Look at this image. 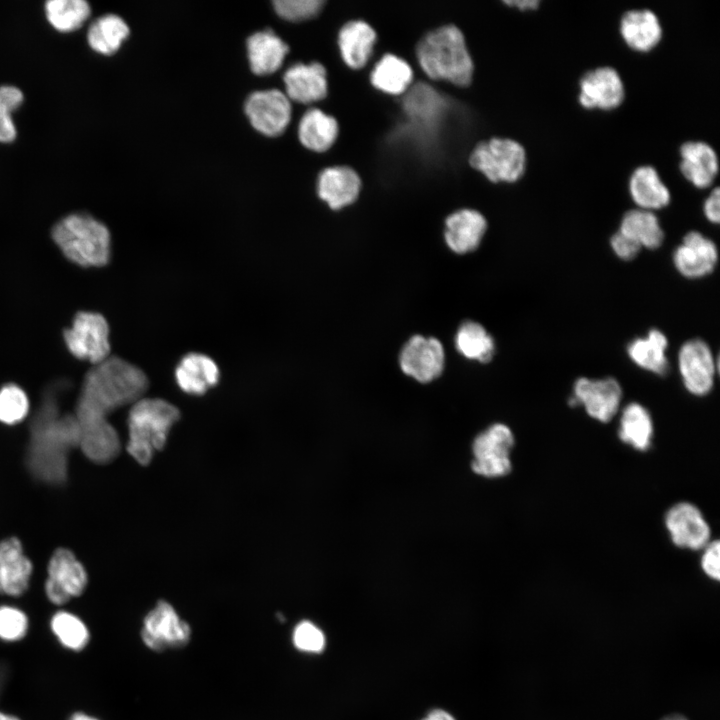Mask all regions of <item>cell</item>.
<instances>
[{"label":"cell","instance_id":"obj_1","mask_svg":"<svg viewBox=\"0 0 720 720\" xmlns=\"http://www.w3.org/2000/svg\"><path fill=\"white\" fill-rule=\"evenodd\" d=\"M149 385L145 373L116 356L93 365L86 373L74 416L86 457L98 464L112 461L120 451V439L108 420L114 410L143 397Z\"/></svg>","mask_w":720,"mask_h":720},{"label":"cell","instance_id":"obj_2","mask_svg":"<svg viewBox=\"0 0 720 720\" xmlns=\"http://www.w3.org/2000/svg\"><path fill=\"white\" fill-rule=\"evenodd\" d=\"M79 444L80 429L74 414H62L57 397L46 393L30 425L27 465L31 473L46 483H63L68 453Z\"/></svg>","mask_w":720,"mask_h":720},{"label":"cell","instance_id":"obj_3","mask_svg":"<svg viewBox=\"0 0 720 720\" xmlns=\"http://www.w3.org/2000/svg\"><path fill=\"white\" fill-rule=\"evenodd\" d=\"M417 60L425 74L457 86L471 83L474 63L462 31L443 25L428 32L417 44Z\"/></svg>","mask_w":720,"mask_h":720},{"label":"cell","instance_id":"obj_4","mask_svg":"<svg viewBox=\"0 0 720 720\" xmlns=\"http://www.w3.org/2000/svg\"><path fill=\"white\" fill-rule=\"evenodd\" d=\"M179 418L178 408L164 399L142 397L134 402L128 416V453L139 464H149Z\"/></svg>","mask_w":720,"mask_h":720},{"label":"cell","instance_id":"obj_5","mask_svg":"<svg viewBox=\"0 0 720 720\" xmlns=\"http://www.w3.org/2000/svg\"><path fill=\"white\" fill-rule=\"evenodd\" d=\"M52 238L65 257L83 267H101L109 262L111 236L105 224L94 217L73 213L58 221Z\"/></svg>","mask_w":720,"mask_h":720},{"label":"cell","instance_id":"obj_6","mask_svg":"<svg viewBox=\"0 0 720 720\" xmlns=\"http://www.w3.org/2000/svg\"><path fill=\"white\" fill-rule=\"evenodd\" d=\"M470 166L493 183L518 181L527 165L526 150L511 138L493 137L478 143L469 156Z\"/></svg>","mask_w":720,"mask_h":720},{"label":"cell","instance_id":"obj_7","mask_svg":"<svg viewBox=\"0 0 720 720\" xmlns=\"http://www.w3.org/2000/svg\"><path fill=\"white\" fill-rule=\"evenodd\" d=\"M64 340L76 358L97 365L110 355L109 325L99 313L79 312L72 326L64 331Z\"/></svg>","mask_w":720,"mask_h":720},{"label":"cell","instance_id":"obj_8","mask_svg":"<svg viewBox=\"0 0 720 720\" xmlns=\"http://www.w3.org/2000/svg\"><path fill=\"white\" fill-rule=\"evenodd\" d=\"M514 445L511 429L495 423L479 433L472 444V470L486 478H497L508 474L512 464L510 452Z\"/></svg>","mask_w":720,"mask_h":720},{"label":"cell","instance_id":"obj_9","mask_svg":"<svg viewBox=\"0 0 720 720\" xmlns=\"http://www.w3.org/2000/svg\"><path fill=\"white\" fill-rule=\"evenodd\" d=\"M141 636L150 649L162 651L187 644L190 640L191 628L180 618L171 604L161 600L145 616Z\"/></svg>","mask_w":720,"mask_h":720},{"label":"cell","instance_id":"obj_10","mask_svg":"<svg viewBox=\"0 0 720 720\" xmlns=\"http://www.w3.org/2000/svg\"><path fill=\"white\" fill-rule=\"evenodd\" d=\"M621 399L622 388L616 379L581 377L574 383L569 404L584 406L590 417L606 423L617 413Z\"/></svg>","mask_w":720,"mask_h":720},{"label":"cell","instance_id":"obj_11","mask_svg":"<svg viewBox=\"0 0 720 720\" xmlns=\"http://www.w3.org/2000/svg\"><path fill=\"white\" fill-rule=\"evenodd\" d=\"M677 361L689 393L704 396L712 390L718 366L706 342L696 338L686 341L679 349Z\"/></svg>","mask_w":720,"mask_h":720},{"label":"cell","instance_id":"obj_12","mask_svg":"<svg viewBox=\"0 0 720 720\" xmlns=\"http://www.w3.org/2000/svg\"><path fill=\"white\" fill-rule=\"evenodd\" d=\"M87 585V574L83 565L68 549H57L48 565L45 592L48 599L62 605L72 597L79 596Z\"/></svg>","mask_w":720,"mask_h":720},{"label":"cell","instance_id":"obj_13","mask_svg":"<svg viewBox=\"0 0 720 720\" xmlns=\"http://www.w3.org/2000/svg\"><path fill=\"white\" fill-rule=\"evenodd\" d=\"M445 353L441 342L434 337L412 336L402 347L399 364L401 370L421 383L440 376L444 369Z\"/></svg>","mask_w":720,"mask_h":720},{"label":"cell","instance_id":"obj_14","mask_svg":"<svg viewBox=\"0 0 720 720\" xmlns=\"http://www.w3.org/2000/svg\"><path fill=\"white\" fill-rule=\"evenodd\" d=\"M624 98L623 80L611 66L592 69L579 81L578 101L585 109L613 110L622 104Z\"/></svg>","mask_w":720,"mask_h":720},{"label":"cell","instance_id":"obj_15","mask_svg":"<svg viewBox=\"0 0 720 720\" xmlns=\"http://www.w3.org/2000/svg\"><path fill=\"white\" fill-rule=\"evenodd\" d=\"M245 112L252 126L268 136L281 134L291 119L289 98L277 89L256 91L246 103Z\"/></svg>","mask_w":720,"mask_h":720},{"label":"cell","instance_id":"obj_16","mask_svg":"<svg viewBox=\"0 0 720 720\" xmlns=\"http://www.w3.org/2000/svg\"><path fill=\"white\" fill-rule=\"evenodd\" d=\"M665 525L678 547L699 550L709 543L710 527L691 503L681 502L671 507L665 515Z\"/></svg>","mask_w":720,"mask_h":720},{"label":"cell","instance_id":"obj_17","mask_svg":"<svg viewBox=\"0 0 720 720\" xmlns=\"http://www.w3.org/2000/svg\"><path fill=\"white\" fill-rule=\"evenodd\" d=\"M717 262L715 243L698 231L688 232L673 253L676 270L689 279L702 278L712 273Z\"/></svg>","mask_w":720,"mask_h":720},{"label":"cell","instance_id":"obj_18","mask_svg":"<svg viewBox=\"0 0 720 720\" xmlns=\"http://www.w3.org/2000/svg\"><path fill=\"white\" fill-rule=\"evenodd\" d=\"M361 179L349 166H333L324 169L318 178L317 193L333 210L354 203L361 191Z\"/></svg>","mask_w":720,"mask_h":720},{"label":"cell","instance_id":"obj_19","mask_svg":"<svg viewBox=\"0 0 720 720\" xmlns=\"http://www.w3.org/2000/svg\"><path fill=\"white\" fill-rule=\"evenodd\" d=\"M487 230L485 217L474 209H460L445 220L444 238L447 246L457 254L474 251Z\"/></svg>","mask_w":720,"mask_h":720},{"label":"cell","instance_id":"obj_20","mask_svg":"<svg viewBox=\"0 0 720 720\" xmlns=\"http://www.w3.org/2000/svg\"><path fill=\"white\" fill-rule=\"evenodd\" d=\"M32 563L21 542L11 537L0 542V594L19 596L28 588Z\"/></svg>","mask_w":720,"mask_h":720},{"label":"cell","instance_id":"obj_21","mask_svg":"<svg viewBox=\"0 0 720 720\" xmlns=\"http://www.w3.org/2000/svg\"><path fill=\"white\" fill-rule=\"evenodd\" d=\"M680 172L693 186L705 189L712 185L719 171L718 156L704 141H687L680 147Z\"/></svg>","mask_w":720,"mask_h":720},{"label":"cell","instance_id":"obj_22","mask_svg":"<svg viewBox=\"0 0 720 720\" xmlns=\"http://www.w3.org/2000/svg\"><path fill=\"white\" fill-rule=\"evenodd\" d=\"M283 80L288 97L294 101L311 103L327 95V72L321 63L294 64L286 70Z\"/></svg>","mask_w":720,"mask_h":720},{"label":"cell","instance_id":"obj_23","mask_svg":"<svg viewBox=\"0 0 720 720\" xmlns=\"http://www.w3.org/2000/svg\"><path fill=\"white\" fill-rule=\"evenodd\" d=\"M619 31L626 45L638 52L654 49L663 34L658 16L647 8L625 12L620 19Z\"/></svg>","mask_w":720,"mask_h":720},{"label":"cell","instance_id":"obj_24","mask_svg":"<svg viewBox=\"0 0 720 720\" xmlns=\"http://www.w3.org/2000/svg\"><path fill=\"white\" fill-rule=\"evenodd\" d=\"M220 372L215 361L202 353L185 355L175 369L179 388L191 395H202L215 386Z\"/></svg>","mask_w":720,"mask_h":720},{"label":"cell","instance_id":"obj_25","mask_svg":"<svg viewBox=\"0 0 720 720\" xmlns=\"http://www.w3.org/2000/svg\"><path fill=\"white\" fill-rule=\"evenodd\" d=\"M376 31L365 21L351 20L338 34V46L345 64L352 69L364 67L376 42Z\"/></svg>","mask_w":720,"mask_h":720},{"label":"cell","instance_id":"obj_26","mask_svg":"<svg viewBox=\"0 0 720 720\" xmlns=\"http://www.w3.org/2000/svg\"><path fill=\"white\" fill-rule=\"evenodd\" d=\"M628 189L639 209L653 212L668 206L671 201L670 190L650 165L639 166L632 172Z\"/></svg>","mask_w":720,"mask_h":720},{"label":"cell","instance_id":"obj_27","mask_svg":"<svg viewBox=\"0 0 720 720\" xmlns=\"http://www.w3.org/2000/svg\"><path fill=\"white\" fill-rule=\"evenodd\" d=\"M247 50L252 71L265 75L281 66L289 47L272 30H264L248 38Z\"/></svg>","mask_w":720,"mask_h":720},{"label":"cell","instance_id":"obj_28","mask_svg":"<svg viewBox=\"0 0 720 720\" xmlns=\"http://www.w3.org/2000/svg\"><path fill=\"white\" fill-rule=\"evenodd\" d=\"M667 337L658 329H651L645 337L635 338L627 346V354L638 367L657 375L669 369L666 356Z\"/></svg>","mask_w":720,"mask_h":720},{"label":"cell","instance_id":"obj_29","mask_svg":"<svg viewBox=\"0 0 720 720\" xmlns=\"http://www.w3.org/2000/svg\"><path fill=\"white\" fill-rule=\"evenodd\" d=\"M338 132L337 120L317 108L306 111L298 126L300 142L316 152L328 150L336 141Z\"/></svg>","mask_w":720,"mask_h":720},{"label":"cell","instance_id":"obj_30","mask_svg":"<svg viewBox=\"0 0 720 720\" xmlns=\"http://www.w3.org/2000/svg\"><path fill=\"white\" fill-rule=\"evenodd\" d=\"M413 79V70L402 58L394 54L384 55L370 74L371 84L378 90L400 95L407 90Z\"/></svg>","mask_w":720,"mask_h":720},{"label":"cell","instance_id":"obj_31","mask_svg":"<svg viewBox=\"0 0 720 720\" xmlns=\"http://www.w3.org/2000/svg\"><path fill=\"white\" fill-rule=\"evenodd\" d=\"M618 231L633 239L641 248L657 249L664 240V231L654 212L639 208L623 215Z\"/></svg>","mask_w":720,"mask_h":720},{"label":"cell","instance_id":"obj_32","mask_svg":"<svg viewBox=\"0 0 720 720\" xmlns=\"http://www.w3.org/2000/svg\"><path fill=\"white\" fill-rule=\"evenodd\" d=\"M129 35L127 23L116 14L97 18L87 32L89 47L98 54L112 55Z\"/></svg>","mask_w":720,"mask_h":720},{"label":"cell","instance_id":"obj_33","mask_svg":"<svg viewBox=\"0 0 720 720\" xmlns=\"http://www.w3.org/2000/svg\"><path fill=\"white\" fill-rule=\"evenodd\" d=\"M619 438L633 448L644 451L650 446L653 422L648 410L633 402L625 406L620 418Z\"/></svg>","mask_w":720,"mask_h":720},{"label":"cell","instance_id":"obj_34","mask_svg":"<svg viewBox=\"0 0 720 720\" xmlns=\"http://www.w3.org/2000/svg\"><path fill=\"white\" fill-rule=\"evenodd\" d=\"M455 346L460 354L470 360L489 362L495 354L493 337L474 321L463 322L455 336Z\"/></svg>","mask_w":720,"mask_h":720},{"label":"cell","instance_id":"obj_35","mask_svg":"<svg viewBox=\"0 0 720 720\" xmlns=\"http://www.w3.org/2000/svg\"><path fill=\"white\" fill-rule=\"evenodd\" d=\"M44 12L55 30L69 33L84 25L91 14V7L85 0H49L44 5Z\"/></svg>","mask_w":720,"mask_h":720},{"label":"cell","instance_id":"obj_36","mask_svg":"<svg viewBox=\"0 0 720 720\" xmlns=\"http://www.w3.org/2000/svg\"><path fill=\"white\" fill-rule=\"evenodd\" d=\"M51 629L60 643L68 649L79 651L89 641V631L75 615L60 611L51 619Z\"/></svg>","mask_w":720,"mask_h":720},{"label":"cell","instance_id":"obj_37","mask_svg":"<svg viewBox=\"0 0 720 720\" xmlns=\"http://www.w3.org/2000/svg\"><path fill=\"white\" fill-rule=\"evenodd\" d=\"M29 411L26 393L17 385L8 384L0 388V421L16 424L22 421Z\"/></svg>","mask_w":720,"mask_h":720},{"label":"cell","instance_id":"obj_38","mask_svg":"<svg viewBox=\"0 0 720 720\" xmlns=\"http://www.w3.org/2000/svg\"><path fill=\"white\" fill-rule=\"evenodd\" d=\"M292 641L298 650L306 653H320L325 647L324 633L308 620H303L295 626Z\"/></svg>","mask_w":720,"mask_h":720},{"label":"cell","instance_id":"obj_39","mask_svg":"<svg viewBox=\"0 0 720 720\" xmlns=\"http://www.w3.org/2000/svg\"><path fill=\"white\" fill-rule=\"evenodd\" d=\"M324 3L323 0H276L273 5L282 18L300 21L317 15Z\"/></svg>","mask_w":720,"mask_h":720},{"label":"cell","instance_id":"obj_40","mask_svg":"<svg viewBox=\"0 0 720 720\" xmlns=\"http://www.w3.org/2000/svg\"><path fill=\"white\" fill-rule=\"evenodd\" d=\"M28 628L26 615L19 609L11 606L0 607V638L4 641H18L22 639Z\"/></svg>","mask_w":720,"mask_h":720},{"label":"cell","instance_id":"obj_41","mask_svg":"<svg viewBox=\"0 0 720 720\" xmlns=\"http://www.w3.org/2000/svg\"><path fill=\"white\" fill-rule=\"evenodd\" d=\"M610 245L615 255L625 261L634 259L642 249L637 242L620 231L612 235Z\"/></svg>","mask_w":720,"mask_h":720},{"label":"cell","instance_id":"obj_42","mask_svg":"<svg viewBox=\"0 0 720 720\" xmlns=\"http://www.w3.org/2000/svg\"><path fill=\"white\" fill-rule=\"evenodd\" d=\"M701 567L705 574L718 581L720 578V543L718 540L708 543L704 547L701 558Z\"/></svg>","mask_w":720,"mask_h":720},{"label":"cell","instance_id":"obj_43","mask_svg":"<svg viewBox=\"0 0 720 720\" xmlns=\"http://www.w3.org/2000/svg\"><path fill=\"white\" fill-rule=\"evenodd\" d=\"M24 101L23 92L16 86H0V113L11 115Z\"/></svg>","mask_w":720,"mask_h":720},{"label":"cell","instance_id":"obj_44","mask_svg":"<svg viewBox=\"0 0 720 720\" xmlns=\"http://www.w3.org/2000/svg\"><path fill=\"white\" fill-rule=\"evenodd\" d=\"M703 213L705 218L714 224H718L720 221V190L715 187L708 197L705 199L703 204Z\"/></svg>","mask_w":720,"mask_h":720},{"label":"cell","instance_id":"obj_45","mask_svg":"<svg viewBox=\"0 0 720 720\" xmlns=\"http://www.w3.org/2000/svg\"><path fill=\"white\" fill-rule=\"evenodd\" d=\"M17 129L11 115L0 113V143H10L15 140Z\"/></svg>","mask_w":720,"mask_h":720},{"label":"cell","instance_id":"obj_46","mask_svg":"<svg viewBox=\"0 0 720 720\" xmlns=\"http://www.w3.org/2000/svg\"><path fill=\"white\" fill-rule=\"evenodd\" d=\"M503 3L521 11L536 10L540 5L539 0H509Z\"/></svg>","mask_w":720,"mask_h":720},{"label":"cell","instance_id":"obj_47","mask_svg":"<svg viewBox=\"0 0 720 720\" xmlns=\"http://www.w3.org/2000/svg\"><path fill=\"white\" fill-rule=\"evenodd\" d=\"M422 720H456L450 713L442 709L432 710Z\"/></svg>","mask_w":720,"mask_h":720},{"label":"cell","instance_id":"obj_48","mask_svg":"<svg viewBox=\"0 0 720 720\" xmlns=\"http://www.w3.org/2000/svg\"><path fill=\"white\" fill-rule=\"evenodd\" d=\"M7 674H8L7 669L1 665L0 666V694L3 690L4 684L6 682Z\"/></svg>","mask_w":720,"mask_h":720},{"label":"cell","instance_id":"obj_49","mask_svg":"<svg viewBox=\"0 0 720 720\" xmlns=\"http://www.w3.org/2000/svg\"><path fill=\"white\" fill-rule=\"evenodd\" d=\"M70 720H98L97 718L91 717L84 713L78 712L72 715Z\"/></svg>","mask_w":720,"mask_h":720},{"label":"cell","instance_id":"obj_50","mask_svg":"<svg viewBox=\"0 0 720 720\" xmlns=\"http://www.w3.org/2000/svg\"><path fill=\"white\" fill-rule=\"evenodd\" d=\"M662 720H688V719L682 715L673 714V715H669V716L663 718Z\"/></svg>","mask_w":720,"mask_h":720},{"label":"cell","instance_id":"obj_51","mask_svg":"<svg viewBox=\"0 0 720 720\" xmlns=\"http://www.w3.org/2000/svg\"><path fill=\"white\" fill-rule=\"evenodd\" d=\"M0 720H20V719L15 716L5 714L0 711Z\"/></svg>","mask_w":720,"mask_h":720}]
</instances>
